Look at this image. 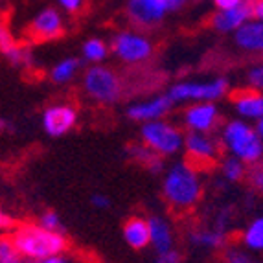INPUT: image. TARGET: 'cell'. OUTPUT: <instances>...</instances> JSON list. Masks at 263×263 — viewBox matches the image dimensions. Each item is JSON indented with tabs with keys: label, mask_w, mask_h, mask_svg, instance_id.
I'll return each mask as SVG.
<instances>
[{
	"label": "cell",
	"mask_w": 263,
	"mask_h": 263,
	"mask_svg": "<svg viewBox=\"0 0 263 263\" xmlns=\"http://www.w3.org/2000/svg\"><path fill=\"white\" fill-rule=\"evenodd\" d=\"M61 2V6L65 9H68V11H78L79 8H81V4H83V0H59Z\"/></svg>",
	"instance_id": "cell-35"
},
{
	"label": "cell",
	"mask_w": 263,
	"mask_h": 263,
	"mask_svg": "<svg viewBox=\"0 0 263 263\" xmlns=\"http://www.w3.org/2000/svg\"><path fill=\"white\" fill-rule=\"evenodd\" d=\"M243 0H215V4L219 6L221 9H232L236 8V6L241 4Z\"/></svg>",
	"instance_id": "cell-36"
},
{
	"label": "cell",
	"mask_w": 263,
	"mask_h": 263,
	"mask_svg": "<svg viewBox=\"0 0 263 263\" xmlns=\"http://www.w3.org/2000/svg\"><path fill=\"white\" fill-rule=\"evenodd\" d=\"M13 263H18V261H13Z\"/></svg>",
	"instance_id": "cell-41"
},
{
	"label": "cell",
	"mask_w": 263,
	"mask_h": 263,
	"mask_svg": "<svg viewBox=\"0 0 263 263\" xmlns=\"http://www.w3.org/2000/svg\"><path fill=\"white\" fill-rule=\"evenodd\" d=\"M39 224L44 228H48V230L59 232V230H61V217H59L55 212H46V214H43V217H41Z\"/></svg>",
	"instance_id": "cell-27"
},
{
	"label": "cell",
	"mask_w": 263,
	"mask_h": 263,
	"mask_svg": "<svg viewBox=\"0 0 263 263\" xmlns=\"http://www.w3.org/2000/svg\"><path fill=\"white\" fill-rule=\"evenodd\" d=\"M252 2V17L263 21V0H250Z\"/></svg>",
	"instance_id": "cell-34"
},
{
	"label": "cell",
	"mask_w": 263,
	"mask_h": 263,
	"mask_svg": "<svg viewBox=\"0 0 263 263\" xmlns=\"http://www.w3.org/2000/svg\"><path fill=\"white\" fill-rule=\"evenodd\" d=\"M0 227H2V230H8L9 227H13V219L8 217L6 214H2L0 215Z\"/></svg>",
	"instance_id": "cell-37"
},
{
	"label": "cell",
	"mask_w": 263,
	"mask_h": 263,
	"mask_svg": "<svg viewBox=\"0 0 263 263\" xmlns=\"http://www.w3.org/2000/svg\"><path fill=\"white\" fill-rule=\"evenodd\" d=\"M192 243L197 247H208V249H219L224 245L227 237L221 230H201V232H193Z\"/></svg>",
	"instance_id": "cell-20"
},
{
	"label": "cell",
	"mask_w": 263,
	"mask_h": 263,
	"mask_svg": "<svg viewBox=\"0 0 263 263\" xmlns=\"http://www.w3.org/2000/svg\"><path fill=\"white\" fill-rule=\"evenodd\" d=\"M39 263H66L63 258H59V256H52V258H46V259H43V261H39Z\"/></svg>",
	"instance_id": "cell-39"
},
{
	"label": "cell",
	"mask_w": 263,
	"mask_h": 263,
	"mask_svg": "<svg viewBox=\"0 0 263 263\" xmlns=\"http://www.w3.org/2000/svg\"><path fill=\"white\" fill-rule=\"evenodd\" d=\"M79 68V61L78 59H65L52 70V79L55 83H66L74 78L76 70Z\"/></svg>",
	"instance_id": "cell-22"
},
{
	"label": "cell",
	"mask_w": 263,
	"mask_h": 263,
	"mask_svg": "<svg viewBox=\"0 0 263 263\" xmlns=\"http://www.w3.org/2000/svg\"><path fill=\"white\" fill-rule=\"evenodd\" d=\"M11 241L18 254L28 259H35V261L59 256V252L66 249V239L61 232L48 230L41 224L39 227H33V224L21 227L13 234Z\"/></svg>",
	"instance_id": "cell-2"
},
{
	"label": "cell",
	"mask_w": 263,
	"mask_h": 263,
	"mask_svg": "<svg viewBox=\"0 0 263 263\" xmlns=\"http://www.w3.org/2000/svg\"><path fill=\"white\" fill-rule=\"evenodd\" d=\"M6 55L9 57V61L13 63V65L26 66L28 63H30V53H28L26 48H22V46H13Z\"/></svg>",
	"instance_id": "cell-26"
},
{
	"label": "cell",
	"mask_w": 263,
	"mask_h": 263,
	"mask_svg": "<svg viewBox=\"0 0 263 263\" xmlns=\"http://www.w3.org/2000/svg\"><path fill=\"white\" fill-rule=\"evenodd\" d=\"M258 133L261 135V138H263V118L259 120V123H258Z\"/></svg>",
	"instance_id": "cell-40"
},
{
	"label": "cell",
	"mask_w": 263,
	"mask_h": 263,
	"mask_svg": "<svg viewBox=\"0 0 263 263\" xmlns=\"http://www.w3.org/2000/svg\"><path fill=\"white\" fill-rule=\"evenodd\" d=\"M123 237L127 245H131L133 249L140 250L144 247H147L151 243V227L149 221L142 219V217H133L125 223L123 227Z\"/></svg>",
	"instance_id": "cell-16"
},
{
	"label": "cell",
	"mask_w": 263,
	"mask_h": 263,
	"mask_svg": "<svg viewBox=\"0 0 263 263\" xmlns=\"http://www.w3.org/2000/svg\"><path fill=\"white\" fill-rule=\"evenodd\" d=\"M129 153L135 158L136 162H142L145 167H149L151 171H160L162 167V160H160V155L157 151H153L149 145H131L129 147Z\"/></svg>",
	"instance_id": "cell-19"
},
{
	"label": "cell",
	"mask_w": 263,
	"mask_h": 263,
	"mask_svg": "<svg viewBox=\"0 0 263 263\" xmlns=\"http://www.w3.org/2000/svg\"><path fill=\"white\" fill-rule=\"evenodd\" d=\"M17 249L11 239H2L0 243V263H13L17 261Z\"/></svg>",
	"instance_id": "cell-25"
},
{
	"label": "cell",
	"mask_w": 263,
	"mask_h": 263,
	"mask_svg": "<svg viewBox=\"0 0 263 263\" xmlns=\"http://www.w3.org/2000/svg\"><path fill=\"white\" fill-rule=\"evenodd\" d=\"M63 33L61 17L53 8L43 9L30 24V35L35 41H52Z\"/></svg>",
	"instance_id": "cell-10"
},
{
	"label": "cell",
	"mask_w": 263,
	"mask_h": 263,
	"mask_svg": "<svg viewBox=\"0 0 263 263\" xmlns=\"http://www.w3.org/2000/svg\"><path fill=\"white\" fill-rule=\"evenodd\" d=\"M221 171H223L224 179L230 180V182H236L245 175V166H243V160H239L237 157H230L223 160Z\"/></svg>",
	"instance_id": "cell-23"
},
{
	"label": "cell",
	"mask_w": 263,
	"mask_h": 263,
	"mask_svg": "<svg viewBox=\"0 0 263 263\" xmlns=\"http://www.w3.org/2000/svg\"><path fill=\"white\" fill-rule=\"evenodd\" d=\"M217 118H219L217 109L210 103L193 105L184 112V123L195 133H210L215 127Z\"/></svg>",
	"instance_id": "cell-14"
},
{
	"label": "cell",
	"mask_w": 263,
	"mask_h": 263,
	"mask_svg": "<svg viewBox=\"0 0 263 263\" xmlns=\"http://www.w3.org/2000/svg\"><path fill=\"white\" fill-rule=\"evenodd\" d=\"M153 263H180V256H179V252H175V250L171 249V250H167V252L158 254V258L155 259Z\"/></svg>",
	"instance_id": "cell-30"
},
{
	"label": "cell",
	"mask_w": 263,
	"mask_h": 263,
	"mask_svg": "<svg viewBox=\"0 0 263 263\" xmlns=\"http://www.w3.org/2000/svg\"><path fill=\"white\" fill-rule=\"evenodd\" d=\"M0 46H2V52L8 53L9 50L13 48V39L9 41V31L6 30V28H2V33H0Z\"/></svg>",
	"instance_id": "cell-32"
},
{
	"label": "cell",
	"mask_w": 263,
	"mask_h": 263,
	"mask_svg": "<svg viewBox=\"0 0 263 263\" xmlns=\"http://www.w3.org/2000/svg\"><path fill=\"white\" fill-rule=\"evenodd\" d=\"M76 110L68 105H53L43 116V127L50 136H63L74 127Z\"/></svg>",
	"instance_id": "cell-11"
},
{
	"label": "cell",
	"mask_w": 263,
	"mask_h": 263,
	"mask_svg": "<svg viewBox=\"0 0 263 263\" xmlns=\"http://www.w3.org/2000/svg\"><path fill=\"white\" fill-rule=\"evenodd\" d=\"M184 144L188 164H192L197 171L202 170V167L214 166L219 158V144L212 136H208L206 133L192 131V135H188Z\"/></svg>",
	"instance_id": "cell-6"
},
{
	"label": "cell",
	"mask_w": 263,
	"mask_h": 263,
	"mask_svg": "<svg viewBox=\"0 0 263 263\" xmlns=\"http://www.w3.org/2000/svg\"><path fill=\"white\" fill-rule=\"evenodd\" d=\"M171 100L170 96H158L149 101H142V103H135L127 109V116L136 122H155L166 116L167 110L171 109Z\"/></svg>",
	"instance_id": "cell-12"
},
{
	"label": "cell",
	"mask_w": 263,
	"mask_h": 263,
	"mask_svg": "<svg viewBox=\"0 0 263 263\" xmlns=\"http://www.w3.org/2000/svg\"><path fill=\"white\" fill-rule=\"evenodd\" d=\"M250 184L254 186L256 190L263 192V166H256L254 170L250 171Z\"/></svg>",
	"instance_id": "cell-29"
},
{
	"label": "cell",
	"mask_w": 263,
	"mask_h": 263,
	"mask_svg": "<svg viewBox=\"0 0 263 263\" xmlns=\"http://www.w3.org/2000/svg\"><path fill=\"white\" fill-rule=\"evenodd\" d=\"M223 144L234 157L254 164L263 157V138L243 122H230L223 129Z\"/></svg>",
	"instance_id": "cell-3"
},
{
	"label": "cell",
	"mask_w": 263,
	"mask_h": 263,
	"mask_svg": "<svg viewBox=\"0 0 263 263\" xmlns=\"http://www.w3.org/2000/svg\"><path fill=\"white\" fill-rule=\"evenodd\" d=\"M142 140L158 155H175L180 149V145L184 144L179 129L166 122H160V120L144 123Z\"/></svg>",
	"instance_id": "cell-4"
},
{
	"label": "cell",
	"mask_w": 263,
	"mask_h": 263,
	"mask_svg": "<svg viewBox=\"0 0 263 263\" xmlns=\"http://www.w3.org/2000/svg\"><path fill=\"white\" fill-rule=\"evenodd\" d=\"M228 90V81L224 78L206 81V83H179L171 87L167 96L173 101L199 100V101H214L219 100Z\"/></svg>",
	"instance_id": "cell-7"
},
{
	"label": "cell",
	"mask_w": 263,
	"mask_h": 263,
	"mask_svg": "<svg viewBox=\"0 0 263 263\" xmlns=\"http://www.w3.org/2000/svg\"><path fill=\"white\" fill-rule=\"evenodd\" d=\"M186 0H166L167 8H170V11H175V9H179L180 6L184 4Z\"/></svg>",
	"instance_id": "cell-38"
},
{
	"label": "cell",
	"mask_w": 263,
	"mask_h": 263,
	"mask_svg": "<svg viewBox=\"0 0 263 263\" xmlns=\"http://www.w3.org/2000/svg\"><path fill=\"white\" fill-rule=\"evenodd\" d=\"M164 197L167 204L175 210H190L199 202L202 186L199 171L192 164H175L164 177Z\"/></svg>",
	"instance_id": "cell-1"
},
{
	"label": "cell",
	"mask_w": 263,
	"mask_h": 263,
	"mask_svg": "<svg viewBox=\"0 0 263 263\" xmlns=\"http://www.w3.org/2000/svg\"><path fill=\"white\" fill-rule=\"evenodd\" d=\"M236 43L249 52H263V21L243 24L236 31Z\"/></svg>",
	"instance_id": "cell-17"
},
{
	"label": "cell",
	"mask_w": 263,
	"mask_h": 263,
	"mask_svg": "<svg viewBox=\"0 0 263 263\" xmlns=\"http://www.w3.org/2000/svg\"><path fill=\"white\" fill-rule=\"evenodd\" d=\"M249 17H252V2L243 0L241 4L232 9H221L219 13L214 15L212 24H214L215 30L219 31H232L239 30Z\"/></svg>",
	"instance_id": "cell-13"
},
{
	"label": "cell",
	"mask_w": 263,
	"mask_h": 263,
	"mask_svg": "<svg viewBox=\"0 0 263 263\" xmlns=\"http://www.w3.org/2000/svg\"><path fill=\"white\" fill-rule=\"evenodd\" d=\"M112 50L125 63L145 61L151 55V52H153L149 41H145L144 37L135 35V33H118L116 39H114Z\"/></svg>",
	"instance_id": "cell-8"
},
{
	"label": "cell",
	"mask_w": 263,
	"mask_h": 263,
	"mask_svg": "<svg viewBox=\"0 0 263 263\" xmlns=\"http://www.w3.org/2000/svg\"><path fill=\"white\" fill-rule=\"evenodd\" d=\"M90 201H92L94 206H96V208H101V210H105V208H109V206H110L109 197H105L103 193H94Z\"/></svg>",
	"instance_id": "cell-33"
},
{
	"label": "cell",
	"mask_w": 263,
	"mask_h": 263,
	"mask_svg": "<svg viewBox=\"0 0 263 263\" xmlns=\"http://www.w3.org/2000/svg\"><path fill=\"white\" fill-rule=\"evenodd\" d=\"M243 241H245V245L249 249L263 250V217H258L256 221H252V224L245 230Z\"/></svg>",
	"instance_id": "cell-21"
},
{
	"label": "cell",
	"mask_w": 263,
	"mask_h": 263,
	"mask_svg": "<svg viewBox=\"0 0 263 263\" xmlns=\"http://www.w3.org/2000/svg\"><path fill=\"white\" fill-rule=\"evenodd\" d=\"M149 227H151V243H153V247L157 249L158 254L173 249V237H171L170 224L166 221L160 219V217H151Z\"/></svg>",
	"instance_id": "cell-18"
},
{
	"label": "cell",
	"mask_w": 263,
	"mask_h": 263,
	"mask_svg": "<svg viewBox=\"0 0 263 263\" xmlns=\"http://www.w3.org/2000/svg\"><path fill=\"white\" fill-rule=\"evenodd\" d=\"M237 112L245 118H263V94L256 90H237L232 94Z\"/></svg>",
	"instance_id": "cell-15"
},
{
	"label": "cell",
	"mask_w": 263,
	"mask_h": 263,
	"mask_svg": "<svg viewBox=\"0 0 263 263\" xmlns=\"http://www.w3.org/2000/svg\"><path fill=\"white\" fill-rule=\"evenodd\" d=\"M85 90L101 103H114L122 94L118 76L105 66H92L85 74Z\"/></svg>",
	"instance_id": "cell-5"
},
{
	"label": "cell",
	"mask_w": 263,
	"mask_h": 263,
	"mask_svg": "<svg viewBox=\"0 0 263 263\" xmlns=\"http://www.w3.org/2000/svg\"><path fill=\"white\" fill-rule=\"evenodd\" d=\"M224 261L227 263H256L249 254H245V252H241V250H237V249H228L227 254H224Z\"/></svg>",
	"instance_id": "cell-28"
},
{
	"label": "cell",
	"mask_w": 263,
	"mask_h": 263,
	"mask_svg": "<svg viewBox=\"0 0 263 263\" xmlns=\"http://www.w3.org/2000/svg\"><path fill=\"white\" fill-rule=\"evenodd\" d=\"M129 17L138 26H153L170 11L166 0H129Z\"/></svg>",
	"instance_id": "cell-9"
},
{
	"label": "cell",
	"mask_w": 263,
	"mask_h": 263,
	"mask_svg": "<svg viewBox=\"0 0 263 263\" xmlns=\"http://www.w3.org/2000/svg\"><path fill=\"white\" fill-rule=\"evenodd\" d=\"M249 81L254 88H263V66H258L254 70H250Z\"/></svg>",
	"instance_id": "cell-31"
},
{
	"label": "cell",
	"mask_w": 263,
	"mask_h": 263,
	"mask_svg": "<svg viewBox=\"0 0 263 263\" xmlns=\"http://www.w3.org/2000/svg\"><path fill=\"white\" fill-rule=\"evenodd\" d=\"M83 55L88 61H103L107 55V46L103 44V41L100 39H90L85 43L83 46Z\"/></svg>",
	"instance_id": "cell-24"
}]
</instances>
